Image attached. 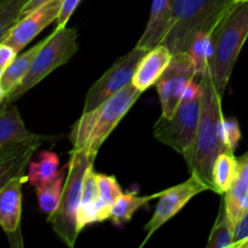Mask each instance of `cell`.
I'll return each instance as SVG.
<instances>
[{"label": "cell", "mask_w": 248, "mask_h": 248, "mask_svg": "<svg viewBox=\"0 0 248 248\" xmlns=\"http://www.w3.org/2000/svg\"><path fill=\"white\" fill-rule=\"evenodd\" d=\"M202 97L195 142L186 161L190 174H195L213 191L212 169L218 154L228 150L222 136V98L210 74L201 77ZM230 152V150H229Z\"/></svg>", "instance_id": "6da1fadb"}, {"label": "cell", "mask_w": 248, "mask_h": 248, "mask_svg": "<svg viewBox=\"0 0 248 248\" xmlns=\"http://www.w3.org/2000/svg\"><path fill=\"white\" fill-rule=\"evenodd\" d=\"M247 38L248 0H235L211 34L210 75L222 97Z\"/></svg>", "instance_id": "7a4b0ae2"}, {"label": "cell", "mask_w": 248, "mask_h": 248, "mask_svg": "<svg viewBox=\"0 0 248 248\" xmlns=\"http://www.w3.org/2000/svg\"><path fill=\"white\" fill-rule=\"evenodd\" d=\"M142 93L131 82L97 108L85 111L70 131L69 140L73 149L97 154L102 144Z\"/></svg>", "instance_id": "3957f363"}, {"label": "cell", "mask_w": 248, "mask_h": 248, "mask_svg": "<svg viewBox=\"0 0 248 248\" xmlns=\"http://www.w3.org/2000/svg\"><path fill=\"white\" fill-rule=\"evenodd\" d=\"M235 0H173L169 33L162 41L172 55L186 52L201 31L212 33Z\"/></svg>", "instance_id": "277c9868"}, {"label": "cell", "mask_w": 248, "mask_h": 248, "mask_svg": "<svg viewBox=\"0 0 248 248\" xmlns=\"http://www.w3.org/2000/svg\"><path fill=\"white\" fill-rule=\"evenodd\" d=\"M97 154L73 149L68 161V171L63 186L60 206L53 213L48 215L47 223L52 225L55 234L73 248L79 236L78 230V212L81 201L82 184L87 169L94 164Z\"/></svg>", "instance_id": "5b68a950"}, {"label": "cell", "mask_w": 248, "mask_h": 248, "mask_svg": "<svg viewBox=\"0 0 248 248\" xmlns=\"http://www.w3.org/2000/svg\"><path fill=\"white\" fill-rule=\"evenodd\" d=\"M78 51V31L75 28L57 27L48 36H46L45 44L35 58L33 60L31 68L26 78L18 89L6 98L5 102L14 103L16 99L23 96L26 92L33 89L48 74L65 64Z\"/></svg>", "instance_id": "8992f818"}, {"label": "cell", "mask_w": 248, "mask_h": 248, "mask_svg": "<svg viewBox=\"0 0 248 248\" xmlns=\"http://www.w3.org/2000/svg\"><path fill=\"white\" fill-rule=\"evenodd\" d=\"M201 97L182 99L173 115L171 118L161 115L153 128L154 137L179 153L186 162L190 157L195 142L201 113Z\"/></svg>", "instance_id": "52a82bcc"}, {"label": "cell", "mask_w": 248, "mask_h": 248, "mask_svg": "<svg viewBox=\"0 0 248 248\" xmlns=\"http://www.w3.org/2000/svg\"><path fill=\"white\" fill-rule=\"evenodd\" d=\"M149 50L136 45L127 55L121 56L113 65L90 87L85 97L84 113L97 108L110 97L132 82L138 64Z\"/></svg>", "instance_id": "ba28073f"}, {"label": "cell", "mask_w": 248, "mask_h": 248, "mask_svg": "<svg viewBox=\"0 0 248 248\" xmlns=\"http://www.w3.org/2000/svg\"><path fill=\"white\" fill-rule=\"evenodd\" d=\"M196 77L193 61L186 52L172 55L171 62L157 80L156 89L161 102L162 114L171 118L181 104L186 87Z\"/></svg>", "instance_id": "9c48e42d"}, {"label": "cell", "mask_w": 248, "mask_h": 248, "mask_svg": "<svg viewBox=\"0 0 248 248\" xmlns=\"http://www.w3.org/2000/svg\"><path fill=\"white\" fill-rule=\"evenodd\" d=\"M206 190H210V188L195 174H191L190 178L184 183L162 190L154 215L144 225V230H147V236L142 246L160 227H162L173 216H176L194 196Z\"/></svg>", "instance_id": "30bf717a"}, {"label": "cell", "mask_w": 248, "mask_h": 248, "mask_svg": "<svg viewBox=\"0 0 248 248\" xmlns=\"http://www.w3.org/2000/svg\"><path fill=\"white\" fill-rule=\"evenodd\" d=\"M62 4L63 0H50L24 15L1 43L11 46L16 52L22 51L46 27L57 19Z\"/></svg>", "instance_id": "8fae6325"}, {"label": "cell", "mask_w": 248, "mask_h": 248, "mask_svg": "<svg viewBox=\"0 0 248 248\" xmlns=\"http://www.w3.org/2000/svg\"><path fill=\"white\" fill-rule=\"evenodd\" d=\"M26 182H28L27 174H21L0 189V227L12 247L23 246L21 234L22 186Z\"/></svg>", "instance_id": "7c38bea8"}, {"label": "cell", "mask_w": 248, "mask_h": 248, "mask_svg": "<svg viewBox=\"0 0 248 248\" xmlns=\"http://www.w3.org/2000/svg\"><path fill=\"white\" fill-rule=\"evenodd\" d=\"M48 138L38 135L31 140L0 148V189L15 177L24 174L34 153Z\"/></svg>", "instance_id": "4fadbf2b"}, {"label": "cell", "mask_w": 248, "mask_h": 248, "mask_svg": "<svg viewBox=\"0 0 248 248\" xmlns=\"http://www.w3.org/2000/svg\"><path fill=\"white\" fill-rule=\"evenodd\" d=\"M173 0H153L149 21L137 45L147 50L161 45L169 33L172 18Z\"/></svg>", "instance_id": "5bb4252c"}, {"label": "cell", "mask_w": 248, "mask_h": 248, "mask_svg": "<svg viewBox=\"0 0 248 248\" xmlns=\"http://www.w3.org/2000/svg\"><path fill=\"white\" fill-rule=\"evenodd\" d=\"M171 58L172 53L162 44L149 50L138 64L133 75L132 84L140 91L144 92L150 86L156 84L171 62Z\"/></svg>", "instance_id": "9a60e30c"}, {"label": "cell", "mask_w": 248, "mask_h": 248, "mask_svg": "<svg viewBox=\"0 0 248 248\" xmlns=\"http://www.w3.org/2000/svg\"><path fill=\"white\" fill-rule=\"evenodd\" d=\"M223 201L230 220L236 225L248 207V152L237 157L236 177Z\"/></svg>", "instance_id": "2e32d148"}, {"label": "cell", "mask_w": 248, "mask_h": 248, "mask_svg": "<svg viewBox=\"0 0 248 248\" xmlns=\"http://www.w3.org/2000/svg\"><path fill=\"white\" fill-rule=\"evenodd\" d=\"M24 125L18 108L5 102L0 107V148L36 137Z\"/></svg>", "instance_id": "e0dca14e"}, {"label": "cell", "mask_w": 248, "mask_h": 248, "mask_svg": "<svg viewBox=\"0 0 248 248\" xmlns=\"http://www.w3.org/2000/svg\"><path fill=\"white\" fill-rule=\"evenodd\" d=\"M98 205V186H97V173L93 170V165L87 169L82 184L81 201L78 212V230L81 232L86 225L98 223L97 216Z\"/></svg>", "instance_id": "ac0fdd59"}, {"label": "cell", "mask_w": 248, "mask_h": 248, "mask_svg": "<svg viewBox=\"0 0 248 248\" xmlns=\"http://www.w3.org/2000/svg\"><path fill=\"white\" fill-rule=\"evenodd\" d=\"M45 40L46 38L43 39L41 41H39V43L35 44L34 46H31V47L28 48L26 52L21 53V55H17L16 58H15V60L7 65L6 69L4 70V73H2L1 77H0V82H1L5 92H6L7 97L11 96V94L18 89L21 82L23 81L27 73H28L29 68H31V63H33V60L35 58V56L38 55L40 48L43 47V45L45 44Z\"/></svg>", "instance_id": "d6986e66"}, {"label": "cell", "mask_w": 248, "mask_h": 248, "mask_svg": "<svg viewBox=\"0 0 248 248\" xmlns=\"http://www.w3.org/2000/svg\"><path fill=\"white\" fill-rule=\"evenodd\" d=\"M237 172V157L234 152L225 150L218 154L212 169L213 191L225 194L232 186Z\"/></svg>", "instance_id": "ffe728a7"}, {"label": "cell", "mask_w": 248, "mask_h": 248, "mask_svg": "<svg viewBox=\"0 0 248 248\" xmlns=\"http://www.w3.org/2000/svg\"><path fill=\"white\" fill-rule=\"evenodd\" d=\"M68 171V164L64 165L55 177L47 183L36 188V198H38L39 207L43 212L51 215L58 208L62 198L64 177Z\"/></svg>", "instance_id": "44dd1931"}, {"label": "cell", "mask_w": 248, "mask_h": 248, "mask_svg": "<svg viewBox=\"0 0 248 248\" xmlns=\"http://www.w3.org/2000/svg\"><path fill=\"white\" fill-rule=\"evenodd\" d=\"M162 191L153 195H144L137 196L135 194H123L118 200L114 202V205L110 208V218L113 223L120 225L124 223H127L132 219L133 215L140 210L145 203L150 202L154 199H159Z\"/></svg>", "instance_id": "7402d4cb"}, {"label": "cell", "mask_w": 248, "mask_h": 248, "mask_svg": "<svg viewBox=\"0 0 248 248\" xmlns=\"http://www.w3.org/2000/svg\"><path fill=\"white\" fill-rule=\"evenodd\" d=\"M60 157L53 152H43L36 161H29L27 179L35 188L47 183L57 174Z\"/></svg>", "instance_id": "603a6c76"}, {"label": "cell", "mask_w": 248, "mask_h": 248, "mask_svg": "<svg viewBox=\"0 0 248 248\" xmlns=\"http://www.w3.org/2000/svg\"><path fill=\"white\" fill-rule=\"evenodd\" d=\"M97 186H98L97 216H98V222H104L110 218L111 206L124 193L114 176L97 173Z\"/></svg>", "instance_id": "cb8c5ba5"}, {"label": "cell", "mask_w": 248, "mask_h": 248, "mask_svg": "<svg viewBox=\"0 0 248 248\" xmlns=\"http://www.w3.org/2000/svg\"><path fill=\"white\" fill-rule=\"evenodd\" d=\"M211 34L207 31H201L191 41L186 53L193 61L196 75L203 77L210 74V60L212 55V40Z\"/></svg>", "instance_id": "d4e9b609"}, {"label": "cell", "mask_w": 248, "mask_h": 248, "mask_svg": "<svg viewBox=\"0 0 248 248\" xmlns=\"http://www.w3.org/2000/svg\"><path fill=\"white\" fill-rule=\"evenodd\" d=\"M235 225L230 220L225 210L224 201H222L218 212L217 219L212 228L210 237H208L207 248H227L232 247L234 244Z\"/></svg>", "instance_id": "484cf974"}, {"label": "cell", "mask_w": 248, "mask_h": 248, "mask_svg": "<svg viewBox=\"0 0 248 248\" xmlns=\"http://www.w3.org/2000/svg\"><path fill=\"white\" fill-rule=\"evenodd\" d=\"M28 0H0V43L22 18V10Z\"/></svg>", "instance_id": "4316f807"}, {"label": "cell", "mask_w": 248, "mask_h": 248, "mask_svg": "<svg viewBox=\"0 0 248 248\" xmlns=\"http://www.w3.org/2000/svg\"><path fill=\"white\" fill-rule=\"evenodd\" d=\"M222 136L225 148L234 152L241 140V130L235 118H224L222 124Z\"/></svg>", "instance_id": "83f0119b"}, {"label": "cell", "mask_w": 248, "mask_h": 248, "mask_svg": "<svg viewBox=\"0 0 248 248\" xmlns=\"http://www.w3.org/2000/svg\"><path fill=\"white\" fill-rule=\"evenodd\" d=\"M248 239V207L240 218L239 222L235 225V234H234V244L232 248H237L241 242Z\"/></svg>", "instance_id": "f1b7e54d"}, {"label": "cell", "mask_w": 248, "mask_h": 248, "mask_svg": "<svg viewBox=\"0 0 248 248\" xmlns=\"http://www.w3.org/2000/svg\"><path fill=\"white\" fill-rule=\"evenodd\" d=\"M80 1H81V0H63L60 15H58L57 19H56V22H57V27L67 26L70 16H72L73 12L75 11V9L79 6Z\"/></svg>", "instance_id": "f546056e"}, {"label": "cell", "mask_w": 248, "mask_h": 248, "mask_svg": "<svg viewBox=\"0 0 248 248\" xmlns=\"http://www.w3.org/2000/svg\"><path fill=\"white\" fill-rule=\"evenodd\" d=\"M17 55H18V52H16L11 46L0 43V77L7 68V65L16 58Z\"/></svg>", "instance_id": "4dcf8cb0"}, {"label": "cell", "mask_w": 248, "mask_h": 248, "mask_svg": "<svg viewBox=\"0 0 248 248\" xmlns=\"http://www.w3.org/2000/svg\"><path fill=\"white\" fill-rule=\"evenodd\" d=\"M47 1H50V0H28V1L26 2V5H24L23 10H22V17H23L24 15L29 14L31 11H33V10L38 9L41 5L46 4Z\"/></svg>", "instance_id": "1f68e13d"}, {"label": "cell", "mask_w": 248, "mask_h": 248, "mask_svg": "<svg viewBox=\"0 0 248 248\" xmlns=\"http://www.w3.org/2000/svg\"><path fill=\"white\" fill-rule=\"evenodd\" d=\"M6 97H7L6 92H5L4 87H2L1 82H0V106H1L5 101H6Z\"/></svg>", "instance_id": "d6a6232c"}, {"label": "cell", "mask_w": 248, "mask_h": 248, "mask_svg": "<svg viewBox=\"0 0 248 248\" xmlns=\"http://www.w3.org/2000/svg\"><path fill=\"white\" fill-rule=\"evenodd\" d=\"M237 248H248V239L245 240L244 242H241V244L237 246Z\"/></svg>", "instance_id": "836d02e7"}]
</instances>
